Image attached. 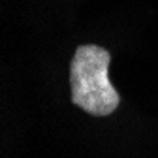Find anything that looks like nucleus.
I'll use <instances>...</instances> for the list:
<instances>
[{"instance_id": "nucleus-1", "label": "nucleus", "mask_w": 158, "mask_h": 158, "mask_svg": "<svg viewBox=\"0 0 158 158\" xmlns=\"http://www.w3.org/2000/svg\"><path fill=\"white\" fill-rule=\"evenodd\" d=\"M111 55L100 45H79L70 62L72 104L94 117L111 115L121 102L117 89L109 81Z\"/></svg>"}]
</instances>
